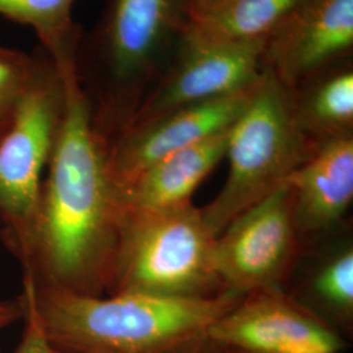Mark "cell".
<instances>
[{
    "mask_svg": "<svg viewBox=\"0 0 353 353\" xmlns=\"http://www.w3.org/2000/svg\"><path fill=\"white\" fill-rule=\"evenodd\" d=\"M63 76V119L19 262L36 288L100 296L112 281L122 217L108 141L93 127L76 74Z\"/></svg>",
    "mask_w": 353,
    "mask_h": 353,
    "instance_id": "6da1fadb",
    "label": "cell"
},
{
    "mask_svg": "<svg viewBox=\"0 0 353 353\" xmlns=\"http://www.w3.org/2000/svg\"><path fill=\"white\" fill-rule=\"evenodd\" d=\"M48 339L65 353H173L205 339L240 296L166 297L119 292L93 294L36 288L23 279L20 294Z\"/></svg>",
    "mask_w": 353,
    "mask_h": 353,
    "instance_id": "7a4b0ae2",
    "label": "cell"
},
{
    "mask_svg": "<svg viewBox=\"0 0 353 353\" xmlns=\"http://www.w3.org/2000/svg\"><path fill=\"white\" fill-rule=\"evenodd\" d=\"M185 0H108L80 39L76 77L92 122L109 140L131 121L189 26Z\"/></svg>",
    "mask_w": 353,
    "mask_h": 353,
    "instance_id": "3957f363",
    "label": "cell"
},
{
    "mask_svg": "<svg viewBox=\"0 0 353 353\" xmlns=\"http://www.w3.org/2000/svg\"><path fill=\"white\" fill-rule=\"evenodd\" d=\"M319 145L303 130L290 89L265 71L252 101L230 127L227 181L201 210L214 237L281 186Z\"/></svg>",
    "mask_w": 353,
    "mask_h": 353,
    "instance_id": "277c9868",
    "label": "cell"
},
{
    "mask_svg": "<svg viewBox=\"0 0 353 353\" xmlns=\"http://www.w3.org/2000/svg\"><path fill=\"white\" fill-rule=\"evenodd\" d=\"M216 237L191 203L127 214L109 288L166 297H198L220 285L214 263Z\"/></svg>",
    "mask_w": 353,
    "mask_h": 353,
    "instance_id": "5b68a950",
    "label": "cell"
},
{
    "mask_svg": "<svg viewBox=\"0 0 353 353\" xmlns=\"http://www.w3.org/2000/svg\"><path fill=\"white\" fill-rule=\"evenodd\" d=\"M34 67L12 123L0 139V237L19 261L26 250L65 109V80L37 46Z\"/></svg>",
    "mask_w": 353,
    "mask_h": 353,
    "instance_id": "8992f818",
    "label": "cell"
},
{
    "mask_svg": "<svg viewBox=\"0 0 353 353\" xmlns=\"http://www.w3.org/2000/svg\"><path fill=\"white\" fill-rule=\"evenodd\" d=\"M262 49L263 42L214 45L191 41L183 34L126 127L148 123L258 84L265 76Z\"/></svg>",
    "mask_w": 353,
    "mask_h": 353,
    "instance_id": "52a82bcc",
    "label": "cell"
},
{
    "mask_svg": "<svg viewBox=\"0 0 353 353\" xmlns=\"http://www.w3.org/2000/svg\"><path fill=\"white\" fill-rule=\"evenodd\" d=\"M294 228L292 192L284 182L216 237L214 270L221 285L237 296L272 287L290 262Z\"/></svg>",
    "mask_w": 353,
    "mask_h": 353,
    "instance_id": "ba28073f",
    "label": "cell"
},
{
    "mask_svg": "<svg viewBox=\"0 0 353 353\" xmlns=\"http://www.w3.org/2000/svg\"><path fill=\"white\" fill-rule=\"evenodd\" d=\"M261 81L225 97L123 128L108 143V169L115 191L126 188L152 165L172 153L232 126L252 101Z\"/></svg>",
    "mask_w": 353,
    "mask_h": 353,
    "instance_id": "9c48e42d",
    "label": "cell"
},
{
    "mask_svg": "<svg viewBox=\"0 0 353 353\" xmlns=\"http://www.w3.org/2000/svg\"><path fill=\"white\" fill-rule=\"evenodd\" d=\"M353 57V0H303L263 41L267 74L287 88Z\"/></svg>",
    "mask_w": 353,
    "mask_h": 353,
    "instance_id": "30bf717a",
    "label": "cell"
},
{
    "mask_svg": "<svg viewBox=\"0 0 353 353\" xmlns=\"http://www.w3.org/2000/svg\"><path fill=\"white\" fill-rule=\"evenodd\" d=\"M205 339L248 353H338L334 332L278 293L237 303L217 319Z\"/></svg>",
    "mask_w": 353,
    "mask_h": 353,
    "instance_id": "8fae6325",
    "label": "cell"
},
{
    "mask_svg": "<svg viewBox=\"0 0 353 353\" xmlns=\"http://www.w3.org/2000/svg\"><path fill=\"white\" fill-rule=\"evenodd\" d=\"M230 127L172 153L152 165L126 188L117 190L121 217L164 211L191 203L192 192L225 159Z\"/></svg>",
    "mask_w": 353,
    "mask_h": 353,
    "instance_id": "7c38bea8",
    "label": "cell"
},
{
    "mask_svg": "<svg viewBox=\"0 0 353 353\" xmlns=\"http://www.w3.org/2000/svg\"><path fill=\"white\" fill-rule=\"evenodd\" d=\"M285 183L296 225L319 230L336 224L353 199V135L321 144Z\"/></svg>",
    "mask_w": 353,
    "mask_h": 353,
    "instance_id": "4fadbf2b",
    "label": "cell"
},
{
    "mask_svg": "<svg viewBox=\"0 0 353 353\" xmlns=\"http://www.w3.org/2000/svg\"><path fill=\"white\" fill-rule=\"evenodd\" d=\"M288 89L303 130L318 144L353 135V57Z\"/></svg>",
    "mask_w": 353,
    "mask_h": 353,
    "instance_id": "5bb4252c",
    "label": "cell"
},
{
    "mask_svg": "<svg viewBox=\"0 0 353 353\" xmlns=\"http://www.w3.org/2000/svg\"><path fill=\"white\" fill-rule=\"evenodd\" d=\"M303 0H214L191 17L185 37L201 43L263 42Z\"/></svg>",
    "mask_w": 353,
    "mask_h": 353,
    "instance_id": "9a60e30c",
    "label": "cell"
},
{
    "mask_svg": "<svg viewBox=\"0 0 353 353\" xmlns=\"http://www.w3.org/2000/svg\"><path fill=\"white\" fill-rule=\"evenodd\" d=\"M77 0H0V17L29 26L39 46L58 65L62 75L76 74V55L83 37L72 17Z\"/></svg>",
    "mask_w": 353,
    "mask_h": 353,
    "instance_id": "2e32d148",
    "label": "cell"
},
{
    "mask_svg": "<svg viewBox=\"0 0 353 353\" xmlns=\"http://www.w3.org/2000/svg\"><path fill=\"white\" fill-rule=\"evenodd\" d=\"M34 67L32 52L0 45V139L11 126Z\"/></svg>",
    "mask_w": 353,
    "mask_h": 353,
    "instance_id": "e0dca14e",
    "label": "cell"
},
{
    "mask_svg": "<svg viewBox=\"0 0 353 353\" xmlns=\"http://www.w3.org/2000/svg\"><path fill=\"white\" fill-rule=\"evenodd\" d=\"M318 296L343 313L353 309V252L351 249L330 261L314 281Z\"/></svg>",
    "mask_w": 353,
    "mask_h": 353,
    "instance_id": "ac0fdd59",
    "label": "cell"
},
{
    "mask_svg": "<svg viewBox=\"0 0 353 353\" xmlns=\"http://www.w3.org/2000/svg\"><path fill=\"white\" fill-rule=\"evenodd\" d=\"M17 300L23 309L24 332L14 353H65L48 339L32 306L21 296Z\"/></svg>",
    "mask_w": 353,
    "mask_h": 353,
    "instance_id": "d6986e66",
    "label": "cell"
},
{
    "mask_svg": "<svg viewBox=\"0 0 353 353\" xmlns=\"http://www.w3.org/2000/svg\"><path fill=\"white\" fill-rule=\"evenodd\" d=\"M19 319H23V309L19 300L0 301V334Z\"/></svg>",
    "mask_w": 353,
    "mask_h": 353,
    "instance_id": "ffe728a7",
    "label": "cell"
},
{
    "mask_svg": "<svg viewBox=\"0 0 353 353\" xmlns=\"http://www.w3.org/2000/svg\"><path fill=\"white\" fill-rule=\"evenodd\" d=\"M212 1L214 0H185L188 11H189L190 19L201 14Z\"/></svg>",
    "mask_w": 353,
    "mask_h": 353,
    "instance_id": "44dd1931",
    "label": "cell"
}]
</instances>
